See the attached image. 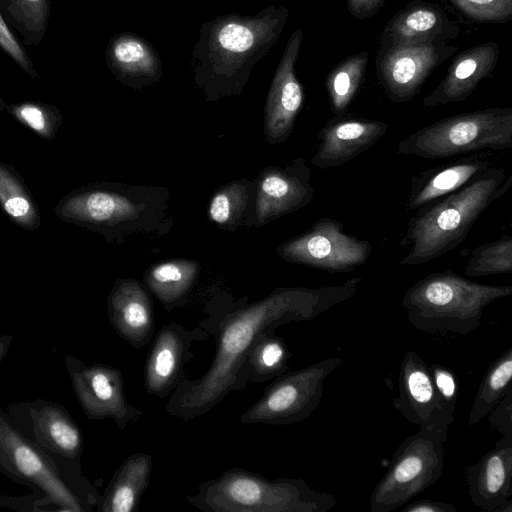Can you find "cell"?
<instances>
[{
  "mask_svg": "<svg viewBox=\"0 0 512 512\" xmlns=\"http://www.w3.org/2000/svg\"><path fill=\"white\" fill-rule=\"evenodd\" d=\"M353 277L342 284L320 288H277L265 298L243 301H212L207 318L197 326L215 341V354L206 372L196 379L185 377L170 394L165 411L183 421L212 410L232 391H242L241 372L255 341L282 325L310 321L352 298L361 283Z\"/></svg>",
  "mask_w": 512,
  "mask_h": 512,
  "instance_id": "obj_1",
  "label": "cell"
},
{
  "mask_svg": "<svg viewBox=\"0 0 512 512\" xmlns=\"http://www.w3.org/2000/svg\"><path fill=\"white\" fill-rule=\"evenodd\" d=\"M288 19L285 6H269L255 15L230 13L203 23L194 46V82L207 98L239 94L253 67L277 42Z\"/></svg>",
  "mask_w": 512,
  "mask_h": 512,
  "instance_id": "obj_2",
  "label": "cell"
},
{
  "mask_svg": "<svg viewBox=\"0 0 512 512\" xmlns=\"http://www.w3.org/2000/svg\"><path fill=\"white\" fill-rule=\"evenodd\" d=\"M0 473L33 491L25 498L32 511L97 512L102 499L80 463L56 458L31 442L2 408Z\"/></svg>",
  "mask_w": 512,
  "mask_h": 512,
  "instance_id": "obj_3",
  "label": "cell"
},
{
  "mask_svg": "<svg viewBox=\"0 0 512 512\" xmlns=\"http://www.w3.org/2000/svg\"><path fill=\"white\" fill-rule=\"evenodd\" d=\"M511 184L505 168L494 166L458 191L418 209L407 225L402 245H409V250L400 265L428 263L454 250Z\"/></svg>",
  "mask_w": 512,
  "mask_h": 512,
  "instance_id": "obj_4",
  "label": "cell"
},
{
  "mask_svg": "<svg viewBox=\"0 0 512 512\" xmlns=\"http://www.w3.org/2000/svg\"><path fill=\"white\" fill-rule=\"evenodd\" d=\"M186 500L203 512H327L337 505L333 494L300 478L271 480L236 467L201 483Z\"/></svg>",
  "mask_w": 512,
  "mask_h": 512,
  "instance_id": "obj_5",
  "label": "cell"
},
{
  "mask_svg": "<svg viewBox=\"0 0 512 512\" xmlns=\"http://www.w3.org/2000/svg\"><path fill=\"white\" fill-rule=\"evenodd\" d=\"M511 295L512 285L481 284L447 269L414 283L404 293L402 306L419 331L467 335L479 328L485 307Z\"/></svg>",
  "mask_w": 512,
  "mask_h": 512,
  "instance_id": "obj_6",
  "label": "cell"
},
{
  "mask_svg": "<svg viewBox=\"0 0 512 512\" xmlns=\"http://www.w3.org/2000/svg\"><path fill=\"white\" fill-rule=\"evenodd\" d=\"M512 148V108L492 107L440 119L399 141L397 155L443 159Z\"/></svg>",
  "mask_w": 512,
  "mask_h": 512,
  "instance_id": "obj_7",
  "label": "cell"
},
{
  "mask_svg": "<svg viewBox=\"0 0 512 512\" xmlns=\"http://www.w3.org/2000/svg\"><path fill=\"white\" fill-rule=\"evenodd\" d=\"M447 428H420L395 450L384 476L375 485L371 512H391L435 484L444 467Z\"/></svg>",
  "mask_w": 512,
  "mask_h": 512,
  "instance_id": "obj_8",
  "label": "cell"
},
{
  "mask_svg": "<svg viewBox=\"0 0 512 512\" xmlns=\"http://www.w3.org/2000/svg\"><path fill=\"white\" fill-rule=\"evenodd\" d=\"M342 361L329 357L275 377L262 396L242 413L240 422L284 426L308 418L321 402L325 380Z\"/></svg>",
  "mask_w": 512,
  "mask_h": 512,
  "instance_id": "obj_9",
  "label": "cell"
},
{
  "mask_svg": "<svg viewBox=\"0 0 512 512\" xmlns=\"http://www.w3.org/2000/svg\"><path fill=\"white\" fill-rule=\"evenodd\" d=\"M372 244L344 231L337 219H318L307 231L281 245L278 254L286 261L330 273H347L365 264Z\"/></svg>",
  "mask_w": 512,
  "mask_h": 512,
  "instance_id": "obj_10",
  "label": "cell"
},
{
  "mask_svg": "<svg viewBox=\"0 0 512 512\" xmlns=\"http://www.w3.org/2000/svg\"><path fill=\"white\" fill-rule=\"evenodd\" d=\"M74 394L91 420L112 419L124 430L143 416V411L132 405L125 395L121 370L107 364L86 365L71 354L64 358Z\"/></svg>",
  "mask_w": 512,
  "mask_h": 512,
  "instance_id": "obj_11",
  "label": "cell"
},
{
  "mask_svg": "<svg viewBox=\"0 0 512 512\" xmlns=\"http://www.w3.org/2000/svg\"><path fill=\"white\" fill-rule=\"evenodd\" d=\"M5 412L14 427L31 442L56 458L81 464L82 430L64 406L37 398L10 403Z\"/></svg>",
  "mask_w": 512,
  "mask_h": 512,
  "instance_id": "obj_12",
  "label": "cell"
},
{
  "mask_svg": "<svg viewBox=\"0 0 512 512\" xmlns=\"http://www.w3.org/2000/svg\"><path fill=\"white\" fill-rule=\"evenodd\" d=\"M457 51L448 42L394 46L377 52L378 82L386 97L405 103L416 96L428 76Z\"/></svg>",
  "mask_w": 512,
  "mask_h": 512,
  "instance_id": "obj_13",
  "label": "cell"
},
{
  "mask_svg": "<svg viewBox=\"0 0 512 512\" xmlns=\"http://www.w3.org/2000/svg\"><path fill=\"white\" fill-rule=\"evenodd\" d=\"M208 337L199 326L189 329L176 322L162 326L150 343L144 365L146 393L158 398L169 396L187 377L185 367L194 357L193 343Z\"/></svg>",
  "mask_w": 512,
  "mask_h": 512,
  "instance_id": "obj_14",
  "label": "cell"
},
{
  "mask_svg": "<svg viewBox=\"0 0 512 512\" xmlns=\"http://www.w3.org/2000/svg\"><path fill=\"white\" fill-rule=\"evenodd\" d=\"M393 406L419 428L449 429L454 421L437 394L429 366L413 350L407 351L401 362Z\"/></svg>",
  "mask_w": 512,
  "mask_h": 512,
  "instance_id": "obj_15",
  "label": "cell"
},
{
  "mask_svg": "<svg viewBox=\"0 0 512 512\" xmlns=\"http://www.w3.org/2000/svg\"><path fill=\"white\" fill-rule=\"evenodd\" d=\"M302 41L303 30L299 28L289 37L270 85L265 106V132L270 143L288 138L304 102V88L295 70Z\"/></svg>",
  "mask_w": 512,
  "mask_h": 512,
  "instance_id": "obj_16",
  "label": "cell"
},
{
  "mask_svg": "<svg viewBox=\"0 0 512 512\" xmlns=\"http://www.w3.org/2000/svg\"><path fill=\"white\" fill-rule=\"evenodd\" d=\"M388 124L379 120L334 115L317 134V150L311 163L321 169L342 166L370 149L383 137Z\"/></svg>",
  "mask_w": 512,
  "mask_h": 512,
  "instance_id": "obj_17",
  "label": "cell"
},
{
  "mask_svg": "<svg viewBox=\"0 0 512 512\" xmlns=\"http://www.w3.org/2000/svg\"><path fill=\"white\" fill-rule=\"evenodd\" d=\"M460 26L437 3L413 0L386 24L377 52L394 46L429 44L456 40Z\"/></svg>",
  "mask_w": 512,
  "mask_h": 512,
  "instance_id": "obj_18",
  "label": "cell"
},
{
  "mask_svg": "<svg viewBox=\"0 0 512 512\" xmlns=\"http://www.w3.org/2000/svg\"><path fill=\"white\" fill-rule=\"evenodd\" d=\"M500 49L494 41L470 47L454 56L443 80L428 94L422 104L435 108L466 100L497 66Z\"/></svg>",
  "mask_w": 512,
  "mask_h": 512,
  "instance_id": "obj_19",
  "label": "cell"
},
{
  "mask_svg": "<svg viewBox=\"0 0 512 512\" xmlns=\"http://www.w3.org/2000/svg\"><path fill=\"white\" fill-rule=\"evenodd\" d=\"M490 150L465 154L444 165L414 174L406 201L407 211H417L434 200L458 191L494 167Z\"/></svg>",
  "mask_w": 512,
  "mask_h": 512,
  "instance_id": "obj_20",
  "label": "cell"
},
{
  "mask_svg": "<svg viewBox=\"0 0 512 512\" xmlns=\"http://www.w3.org/2000/svg\"><path fill=\"white\" fill-rule=\"evenodd\" d=\"M311 171L303 158L264 173L257 194L258 219L264 222L309 205L314 197Z\"/></svg>",
  "mask_w": 512,
  "mask_h": 512,
  "instance_id": "obj_21",
  "label": "cell"
},
{
  "mask_svg": "<svg viewBox=\"0 0 512 512\" xmlns=\"http://www.w3.org/2000/svg\"><path fill=\"white\" fill-rule=\"evenodd\" d=\"M108 320L114 331L133 348L151 343L155 335L152 301L136 280L118 281L107 300Z\"/></svg>",
  "mask_w": 512,
  "mask_h": 512,
  "instance_id": "obj_22",
  "label": "cell"
},
{
  "mask_svg": "<svg viewBox=\"0 0 512 512\" xmlns=\"http://www.w3.org/2000/svg\"><path fill=\"white\" fill-rule=\"evenodd\" d=\"M465 474L472 504L497 512L512 495V437L501 436L494 448L467 466Z\"/></svg>",
  "mask_w": 512,
  "mask_h": 512,
  "instance_id": "obj_23",
  "label": "cell"
},
{
  "mask_svg": "<svg viewBox=\"0 0 512 512\" xmlns=\"http://www.w3.org/2000/svg\"><path fill=\"white\" fill-rule=\"evenodd\" d=\"M109 67L116 77L131 87H142L158 81L162 63L154 47L135 34L115 36L107 50Z\"/></svg>",
  "mask_w": 512,
  "mask_h": 512,
  "instance_id": "obj_24",
  "label": "cell"
},
{
  "mask_svg": "<svg viewBox=\"0 0 512 512\" xmlns=\"http://www.w3.org/2000/svg\"><path fill=\"white\" fill-rule=\"evenodd\" d=\"M152 471L150 454L128 456L114 472L97 512H134L148 488Z\"/></svg>",
  "mask_w": 512,
  "mask_h": 512,
  "instance_id": "obj_25",
  "label": "cell"
},
{
  "mask_svg": "<svg viewBox=\"0 0 512 512\" xmlns=\"http://www.w3.org/2000/svg\"><path fill=\"white\" fill-rule=\"evenodd\" d=\"M134 212V206L126 197L100 190L70 196L57 209L58 215L66 221L93 225H112Z\"/></svg>",
  "mask_w": 512,
  "mask_h": 512,
  "instance_id": "obj_26",
  "label": "cell"
},
{
  "mask_svg": "<svg viewBox=\"0 0 512 512\" xmlns=\"http://www.w3.org/2000/svg\"><path fill=\"white\" fill-rule=\"evenodd\" d=\"M292 353L284 339L275 332L261 335L248 353L242 372L241 385L267 382L289 370Z\"/></svg>",
  "mask_w": 512,
  "mask_h": 512,
  "instance_id": "obj_27",
  "label": "cell"
},
{
  "mask_svg": "<svg viewBox=\"0 0 512 512\" xmlns=\"http://www.w3.org/2000/svg\"><path fill=\"white\" fill-rule=\"evenodd\" d=\"M197 264L189 261H170L151 268L145 283L152 294L167 310L182 306L195 283Z\"/></svg>",
  "mask_w": 512,
  "mask_h": 512,
  "instance_id": "obj_28",
  "label": "cell"
},
{
  "mask_svg": "<svg viewBox=\"0 0 512 512\" xmlns=\"http://www.w3.org/2000/svg\"><path fill=\"white\" fill-rule=\"evenodd\" d=\"M368 60L369 53L360 51L342 60L327 75L325 86L334 115L347 112L362 85Z\"/></svg>",
  "mask_w": 512,
  "mask_h": 512,
  "instance_id": "obj_29",
  "label": "cell"
},
{
  "mask_svg": "<svg viewBox=\"0 0 512 512\" xmlns=\"http://www.w3.org/2000/svg\"><path fill=\"white\" fill-rule=\"evenodd\" d=\"M511 379L512 347L495 359L485 372L468 416L469 427L479 423L498 404L507 390L512 387Z\"/></svg>",
  "mask_w": 512,
  "mask_h": 512,
  "instance_id": "obj_30",
  "label": "cell"
},
{
  "mask_svg": "<svg viewBox=\"0 0 512 512\" xmlns=\"http://www.w3.org/2000/svg\"><path fill=\"white\" fill-rule=\"evenodd\" d=\"M512 237L502 235L498 239L480 244L469 252L464 274L468 277L511 274Z\"/></svg>",
  "mask_w": 512,
  "mask_h": 512,
  "instance_id": "obj_31",
  "label": "cell"
},
{
  "mask_svg": "<svg viewBox=\"0 0 512 512\" xmlns=\"http://www.w3.org/2000/svg\"><path fill=\"white\" fill-rule=\"evenodd\" d=\"M0 204L20 226L32 229L38 222L36 209L19 180L0 164Z\"/></svg>",
  "mask_w": 512,
  "mask_h": 512,
  "instance_id": "obj_32",
  "label": "cell"
},
{
  "mask_svg": "<svg viewBox=\"0 0 512 512\" xmlns=\"http://www.w3.org/2000/svg\"><path fill=\"white\" fill-rule=\"evenodd\" d=\"M467 19L477 23H506L512 19V0H447Z\"/></svg>",
  "mask_w": 512,
  "mask_h": 512,
  "instance_id": "obj_33",
  "label": "cell"
},
{
  "mask_svg": "<svg viewBox=\"0 0 512 512\" xmlns=\"http://www.w3.org/2000/svg\"><path fill=\"white\" fill-rule=\"evenodd\" d=\"M437 394L445 408L452 416L459 397V381L456 374L446 366L433 363L429 366Z\"/></svg>",
  "mask_w": 512,
  "mask_h": 512,
  "instance_id": "obj_34",
  "label": "cell"
},
{
  "mask_svg": "<svg viewBox=\"0 0 512 512\" xmlns=\"http://www.w3.org/2000/svg\"><path fill=\"white\" fill-rule=\"evenodd\" d=\"M10 10L28 30L40 32L47 19L48 0H11Z\"/></svg>",
  "mask_w": 512,
  "mask_h": 512,
  "instance_id": "obj_35",
  "label": "cell"
},
{
  "mask_svg": "<svg viewBox=\"0 0 512 512\" xmlns=\"http://www.w3.org/2000/svg\"><path fill=\"white\" fill-rule=\"evenodd\" d=\"M488 421L501 436L512 437V387L489 412Z\"/></svg>",
  "mask_w": 512,
  "mask_h": 512,
  "instance_id": "obj_36",
  "label": "cell"
},
{
  "mask_svg": "<svg viewBox=\"0 0 512 512\" xmlns=\"http://www.w3.org/2000/svg\"><path fill=\"white\" fill-rule=\"evenodd\" d=\"M235 189L229 188L217 193L209 208L211 219L218 224L227 223L235 215L237 205L234 198Z\"/></svg>",
  "mask_w": 512,
  "mask_h": 512,
  "instance_id": "obj_37",
  "label": "cell"
},
{
  "mask_svg": "<svg viewBox=\"0 0 512 512\" xmlns=\"http://www.w3.org/2000/svg\"><path fill=\"white\" fill-rule=\"evenodd\" d=\"M0 47L13 58L22 68L30 70V63L26 53L9 30L0 14Z\"/></svg>",
  "mask_w": 512,
  "mask_h": 512,
  "instance_id": "obj_38",
  "label": "cell"
},
{
  "mask_svg": "<svg viewBox=\"0 0 512 512\" xmlns=\"http://www.w3.org/2000/svg\"><path fill=\"white\" fill-rule=\"evenodd\" d=\"M17 116L30 128L39 132L47 133L48 119L44 110L33 104H24L16 108Z\"/></svg>",
  "mask_w": 512,
  "mask_h": 512,
  "instance_id": "obj_39",
  "label": "cell"
},
{
  "mask_svg": "<svg viewBox=\"0 0 512 512\" xmlns=\"http://www.w3.org/2000/svg\"><path fill=\"white\" fill-rule=\"evenodd\" d=\"M350 15L357 20L374 16L383 6L385 0H346Z\"/></svg>",
  "mask_w": 512,
  "mask_h": 512,
  "instance_id": "obj_40",
  "label": "cell"
},
{
  "mask_svg": "<svg viewBox=\"0 0 512 512\" xmlns=\"http://www.w3.org/2000/svg\"><path fill=\"white\" fill-rule=\"evenodd\" d=\"M402 512H456L457 507L449 502L421 499L406 503L401 508Z\"/></svg>",
  "mask_w": 512,
  "mask_h": 512,
  "instance_id": "obj_41",
  "label": "cell"
},
{
  "mask_svg": "<svg viewBox=\"0 0 512 512\" xmlns=\"http://www.w3.org/2000/svg\"><path fill=\"white\" fill-rule=\"evenodd\" d=\"M14 336L10 333L0 335V363L7 355Z\"/></svg>",
  "mask_w": 512,
  "mask_h": 512,
  "instance_id": "obj_42",
  "label": "cell"
}]
</instances>
